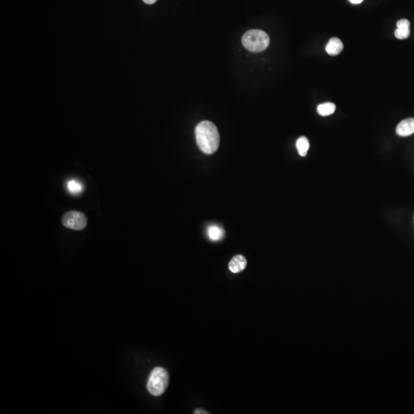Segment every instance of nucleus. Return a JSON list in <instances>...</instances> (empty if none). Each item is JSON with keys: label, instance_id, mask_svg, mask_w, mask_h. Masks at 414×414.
<instances>
[{"label": "nucleus", "instance_id": "2eb2a0df", "mask_svg": "<svg viewBox=\"0 0 414 414\" xmlns=\"http://www.w3.org/2000/svg\"><path fill=\"white\" fill-rule=\"evenodd\" d=\"M352 4H359L363 2V0H349Z\"/></svg>", "mask_w": 414, "mask_h": 414}, {"label": "nucleus", "instance_id": "4468645a", "mask_svg": "<svg viewBox=\"0 0 414 414\" xmlns=\"http://www.w3.org/2000/svg\"><path fill=\"white\" fill-rule=\"evenodd\" d=\"M143 1H144V2H145L146 4L152 5V4L155 3L158 0H143Z\"/></svg>", "mask_w": 414, "mask_h": 414}, {"label": "nucleus", "instance_id": "9d476101", "mask_svg": "<svg viewBox=\"0 0 414 414\" xmlns=\"http://www.w3.org/2000/svg\"><path fill=\"white\" fill-rule=\"evenodd\" d=\"M207 232H208L209 237L213 241H218L222 239L225 235L223 229L217 225H210L208 227Z\"/></svg>", "mask_w": 414, "mask_h": 414}, {"label": "nucleus", "instance_id": "423d86ee", "mask_svg": "<svg viewBox=\"0 0 414 414\" xmlns=\"http://www.w3.org/2000/svg\"><path fill=\"white\" fill-rule=\"evenodd\" d=\"M397 29L395 31L396 38L398 39H405L408 38L411 33V23L407 19H400L397 23Z\"/></svg>", "mask_w": 414, "mask_h": 414}, {"label": "nucleus", "instance_id": "f257e3e1", "mask_svg": "<svg viewBox=\"0 0 414 414\" xmlns=\"http://www.w3.org/2000/svg\"><path fill=\"white\" fill-rule=\"evenodd\" d=\"M196 144L202 152L206 155H213L220 146V133L217 126L209 121L200 122L196 126Z\"/></svg>", "mask_w": 414, "mask_h": 414}, {"label": "nucleus", "instance_id": "f8f14e48", "mask_svg": "<svg viewBox=\"0 0 414 414\" xmlns=\"http://www.w3.org/2000/svg\"><path fill=\"white\" fill-rule=\"evenodd\" d=\"M67 188L68 191L73 195L80 194L83 191V185L75 180H71L68 181Z\"/></svg>", "mask_w": 414, "mask_h": 414}, {"label": "nucleus", "instance_id": "9b49d317", "mask_svg": "<svg viewBox=\"0 0 414 414\" xmlns=\"http://www.w3.org/2000/svg\"><path fill=\"white\" fill-rule=\"evenodd\" d=\"M296 148L298 154L302 157H305L309 149V141L307 137H301L296 142Z\"/></svg>", "mask_w": 414, "mask_h": 414}, {"label": "nucleus", "instance_id": "f03ea898", "mask_svg": "<svg viewBox=\"0 0 414 414\" xmlns=\"http://www.w3.org/2000/svg\"><path fill=\"white\" fill-rule=\"evenodd\" d=\"M269 35L259 30H252L246 32L242 38L243 46L252 52H260L265 50L269 45Z\"/></svg>", "mask_w": 414, "mask_h": 414}, {"label": "nucleus", "instance_id": "39448f33", "mask_svg": "<svg viewBox=\"0 0 414 414\" xmlns=\"http://www.w3.org/2000/svg\"><path fill=\"white\" fill-rule=\"evenodd\" d=\"M396 131L400 137H408L414 133V118H407L402 121L397 125Z\"/></svg>", "mask_w": 414, "mask_h": 414}, {"label": "nucleus", "instance_id": "0eeeda50", "mask_svg": "<svg viewBox=\"0 0 414 414\" xmlns=\"http://www.w3.org/2000/svg\"><path fill=\"white\" fill-rule=\"evenodd\" d=\"M247 265L246 258L243 255H238L231 259L229 264V269L233 273H239L246 269Z\"/></svg>", "mask_w": 414, "mask_h": 414}, {"label": "nucleus", "instance_id": "7ed1b4c3", "mask_svg": "<svg viewBox=\"0 0 414 414\" xmlns=\"http://www.w3.org/2000/svg\"><path fill=\"white\" fill-rule=\"evenodd\" d=\"M169 383V375L163 367H155L148 378V391L153 396H160L164 393Z\"/></svg>", "mask_w": 414, "mask_h": 414}, {"label": "nucleus", "instance_id": "20e7f679", "mask_svg": "<svg viewBox=\"0 0 414 414\" xmlns=\"http://www.w3.org/2000/svg\"><path fill=\"white\" fill-rule=\"evenodd\" d=\"M62 223L66 228L73 230H82L88 224V219L83 213L71 210L67 212L62 218Z\"/></svg>", "mask_w": 414, "mask_h": 414}, {"label": "nucleus", "instance_id": "6e6552de", "mask_svg": "<svg viewBox=\"0 0 414 414\" xmlns=\"http://www.w3.org/2000/svg\"><path fill=\"white\" fill-rule=\"evenodd\" d=\"M344 49L343 43L338 38H331L326 45V52L330 56H335L339 55Z\"/></svg>", "mask_w": 414, "mask_h": 414}, {"label": "nucleus", "instance_id": "ddd939ff", "mask_svg": "<svg viewBox=\"0 0 414 414\" xmlns=\"http://www.w3.org/2000/svg\"><path fill=\"white\" fill-rule=\"evenodd\" d=\"M194 414H208L209 413L207 412V411H203V410L198 409V410H196V411H194Z\"/></svg>", "mask_w": 414, "mask_h": 414}, {"label": "nucleus", "instance_id": "1a4fd4ad", "mask_svg": "<svg viewBox=\"0 0 414 414\" xmlns=\"http://www.w3.org/2000/svg\"><path fill=\"white\" fill-rule=\"evenodd\" d=\"M336 106L331 102H326L318 106L317 111L320 116H329L335 112Z\"/></svg>", "mask_w": 414, "mask_h": 414}]
</instances>
